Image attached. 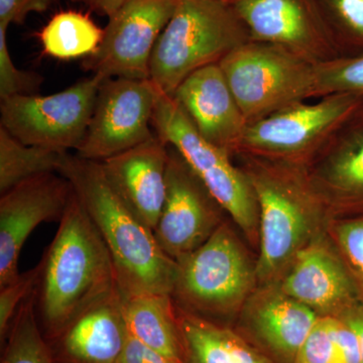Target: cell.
Segmentation results:
<instances>
[{"label":"cell","mask_w":363,"mask_h":363,"mask_svg":"<svg viewBox=\"0 0 363 363\" xmlns=\"http://www.w3.org/2000/svg\"><path fill=\"white\" fill-rule=\"evenodd\" d=\"M128 335L177 363H185L178 309L167 294L123 296Z\"/></svg>","instance_id":"21"},{"label":"cell","mask_w":363,"mask_h":363,"mask_svg":"<svg viewBox=\"0 0 363 363\" xmlns=\"http://www.w3.org/2000/svg\"><path fill=\"white\" fill-rule=\"evenodd\" d=\"M56 0H0V26L21 25L28 14L44 13Z\"/></svg>","instance_id":"32"},{"label":"cell","mask_w":363,"mask_h":363,"mask_svg":"<svg viewBox=\"0 0 363 363\" xmlns=\"http://www.w3.org/2000/svg\"><path fill=\"white\" fill-rule=\"evenodd\" d=\"M344 56L363 55V0H316Z\"/></svg>","instance_id":"26"},{"label":"cell","mask_w":363,"mask_h":363,"mask_svg":"<svg viewBox=\"0 0 363 363\" xmlns=\"http://www.w3.org/2000/svg\"><path fill=\"white\" fill-rule=\"evenodd\" d=\"M257 281V264L225 220L201 247L177 260L171 296L181 311L214 322L240 312Z\"/></svg>","instance_id":"5"},{"label":"cell","mask_w":363,"mask_h":363,"mask_svg":"<svg viewBox=\"0 0 363 363\" xmlns=\"http://www.w3.org/2000/svg\"><path fill=\"white\" fill-rule=\"evenodd\" d=\"M295 363H341L332 330V316L318 319L298 350Z\"/></svg>","instance_id":"30"},{"label":"cell","mask_w":363,"mask_h":363,"mask_svg":"<svg viewBox=\"0 0 363 363\" xmlns=\"http://www.w3.org/2000/svg\"><path fill=\"white\" fill-rule=\"evenodd\" d=\"M35 305L37 290L16 312L4 342L1 363H56L38 324Z\"/></svg>","instance_id":"25"},{"label":"cell","mask_w":363,"mask_h":363,"mask_svg":"<svg viewBox=\"0 0 363 363\" xmlns=\"http://www.w3.org/2000/svg\"><path fill=\"white\" fill-rule=\"evenodd\" d=\"M225 210L169 145L167 191L154 233L168 257L177 260L201 247L226 220Z\"/></svg>","instance_id":"13"},{"label":"cell","mask_w":363,"mask_h":363,"mask_svg":"<svg viewBox=\"0 0 363 363\" xmlns=\"http://www.w3.org/2000/svg\"><path fill=\"white\" fill-rule=\"evenodd\" d=\"M6 26H0V98L33 95L44 78L35 72L20 70L9 54Z\"/></svg>","instance_id":"29"},{"label":"cell","mask_w":363,"mask_h":363,"mask_svg":"<svg viewBox=\"0 0 363 363\" xmlns=\"http://www.w3.org/2000/svg\"><path fill=\"white\" fill-rule=\"evenodd\" d=\"M152 128L181 155L242 233L259 241V211L252 182L233 156L205 140L173 96L160 92Z\"/></svg>","instance_id":"6"},{"label":"cell","mask_w":363,"mask_h":363,"mask_svg":"<svg viewBox=\"0 0 363 363\" xmlns=\"http://www.w3.org/2000/svg\"><path fill=\"white\" fill-rule=\"evenodd\" d=\"M128 336L118 289L79 315L55 341L64 363H119Z\"/></svg>","instance_id":"20"},{"label":"cell","mask_w":363,"mask_h":363,"mask_svg":"<svg viewBox=\"0 0 363 363\" xmlns=\"http://www.w3.org/2000/svg\"><path fill=\"white\" fill-rule=\"evenodd\" d=\"M178 314L185 363H274L233 329L180 309Z\"/></svg>","instance_id":"22"},{"label":"cell","mask_w":363,"mask_h":363,"mask_svg":"<svg viewBox=\"0 0 363 363\" xmlns=\"http://www.w3.org/2000/svg\"><path fill=\"white\" fill-rule=\"evenodd\" d=\"M178 0H128L105 26L97 52L83 68L106 80H147L157 39L168 25Z\"/></svg>","instance_id":"11"},{"label":"cell","mask_w":363,"mask_h":363,"mask_svg":"<svg viewBox=\"0 0 363 363\" xmlns=\"http://www.w3.org/2000/svg\"><path fill=\"white\" fill-rule=\"evenodd\" d=\"M250 40L228 0H178L152 51L150 80L160 92L173 96L191 74L220 63Z\"/></svg>","instance_id":"4"},{"label":"cell","mask_w":363,"mask_h":363,"mask_svg":"<svg viewBox=\"0 0 363 363\" xmlns=\"http://www.w3.org/2000/svg\"><path fill=\"white\" fill-rule=\"evenodd\" d=\"M40 260L37 304L50 340L119 289L111 252L75 192Z\"/></svg>","instance_id":"2"},{"label":"cell","mask_w":363,"mask_h":363,"mask_svg":"<svg viewBox=\"0 0 363 363\" xmlns=\"http://www.w3.org/2000/svg\"><path fill=\"white\" fill-rule=\"evenodd\" d=\"M336 236L351 264L363 274V219L340 222Z\"/></svg>","instance_id":"31"},{"label":"cell","mask_w":363,"mask_h":363,"mask_svg":"<svg viewBox=\"0 0 363 363\" xmlns=\"http://www.w3.org/2000/svg\"><path fill=\"white\" fill-rule=\"evenodd\" d=\"M101 162L112 187L154 231L166 198L169 145L156 135Z\"/></svg>","instance_id":"18"},{"label":"cell","mask_w":363,"mask_h":363,"mask_svg":"<svg viewBox=\"0 0 363 363\" xmlns=\"http://www.w3.org/2000/svg\"><path fill=\"white\" fill-rule=\"evenodd\" d=\"M64 154L26 145L0 128V193L33 177L58 173Z\"/></svg>","instance_id":"24"},{"label":"cell","mask_w":363,"mask_h":363,"mask_svg":"<svg viewBox=\"0 0 363 363\" xmlns=\"http://www.w3.org/2000/svg\"><path fill=\"white\" fill-rule=\"evenodd\" d=\"M219 66L247 124L317 97L316 65L279 45L250 40Z\"/></svg>","instance_id":"7"},{"label":"cell","mask_w":363,"mask_h":363,"mask_svg":"<svg viewBox=\"0 0 363 363\" xmlns=\"http://www.w3.org/2000/svg\"><path fill=\"white\" fill-rule=\"evenodd\" d=\"M43 262L40 260L33 269L18 274L13 281L0 288V340L6 342L7 334L16 312L23 303L39 286L42 276Z\"/></svg>","instance_id":"28"},{"label":"cell","mask_w":363,"mask_h":363,"mask_svg":"<svg viewBox=\"0 0 363 363\" xmlns=\"http://www.w3.org/2000/svg\"><path fill=\"white\" fill-rule=\"evenodd\" d=\"M104 35V28H99L89 16L68 11L55 14L38 37L45 55L69 61L95 54Z\"/></svg>","instance_id":"23"},{"label":"cell","mask_w":363,"mask_h":363,"mask_svg":"<svg viewBox=\"0 0 363 363\" xmlns=\"http://www.w3.org/2000/svg\"><path fill=\"white\" fill-rule=\"evenodd\" d=\"M338 318L350 325V328L357 335L358 344H359L360 355H362V363H363V310L351 308Z\"/></svg>","instance_id":"36"},{"label":"cell","mask_w":363,"mask_h":363,"mask_svg":"<svg viewBox=\"0 0 363 363\" xmlns=\"http://www.w3.org/2000/svg\"><path fill=\"white\" fill-rule=\"evenodd\" d=\"M70 1L82 4L93 13L111 18L128 0H70Z\"/></svg>","instance_id":"35"},{"label":"cell","mask_w":363,"mask_h":363,"mask_svg":"<svg viewBox=\"0 0 363 363\" xmlns=\"http://www.w3.org/2000/svg\"><path fill=\"white\" fill-rule=\"evenodd\" d=\"M257 195L259 211L257 281L274 285L301 250L320 234L332 212L313 187L307 169L238 152Z\"/></svg>","instance_id":"3"},{"label":"cell","mask_w":363,"mask_h":363,"mask_svg":"<svg viewBox=\"0 0 363 363\" xmlns=\"http://www.w3.org/2000/svg\"><path fill=\"white\" fill-rule=\"evenodd\" d=\"M306 169L332 214L363 209V106Z\"/></svg>","instance_id":"17"},{"label":"cell","mask_w":363,"mask_h":363,"mask_svg":"<svg viewBox=\"0 0 363 363\" xmlns=\"http://www.w3.org/2000/svg\"><path fill=\"white\" fill-rule=\"evenodd\" d=\"M317 97L333 93L363 96V55L341 58L316 65Z\"/></svg>","instance_id":"27"},{"label":"cell","mask_w":363,"mask_h":363,"mask_svg":"<svg viewBox=\"0 0 363 363\" xmlns=\"http://www.w3.org/2000/svg\"><path fill=\"white\" fill-rule=\"evenodd\" d=\"M362 106L363 96L351 93L325 95L316 104L291 105L248 124L238 152L307 168Z\"/></svg>","instance_id":"8"},{"label":"cell","mask_w":363,"mask_h":363,"mask_svg":"<svg viewBox=\"0 0 363 363\" xmlns=\"http://www.w3.org/2000/svg\"><path fill=\"white\" fill-rule=\"evenodd\" d=\"M250 298L243 306L245 323L281 362L295 363L319 315L272 285Z\"/></svg>","instance_id":"19"},{"label":"cell","mask_w":363,"mask_h":363,"mask_svg":"<svg viewBox=\"0 0 363 363\" xmlns=\"http://www.w3.org/2000/svg\"><path fill=\"white\" fill-rule=\"evenodd\" d=\"M119 363H177L128 336Z\"/></svg>","instance_id":"34"},{"label":"cell","mask_w":363,"mask_h":363,"mask_svg":"<svg viewBox=\"0 0 363 363\" xmlns=\"http://www.w3.org/2000/svg\"><path fill=\"white\" fill-rule=\"evenodd\" d=\"M279 288L320 317L340 316L353 308L357 296L342 260L322 235L298 253Z\"/></svg>","instance_id":"15"},{"label":"cell","mask_w":363,"mask_h":363,"mask_svg":"<svg viewBox=\"0 0 363 363\" xmlns=\"http://www.w3.org/2000/svg\"><path fill=\"white\" fill-rule=\"evenodd\" d=\"M250 40L285 48L314 65L344 56L316 0H228Z\"/></svg>","instance_id":"12"},{"label":"cell","mask_w":363,"mask_h":363,"mask_svg":"<svg viewBox=\"0 0 363 363\" xmlns=\"http://www.w3.org/2000/svg\"><path fill=\"white\" fill-rule=\"evenodd\" d=\"M332 330L341 363H362L359 344L350 325L338 317H332Z\"/></svg>","instance_id":"33"},{"label":"cell","mask_w":363,"mask_h":363,"mask_svg":"<svg viewBox=\"0 0 363 363\" xmlns=\"http://www.w3.org/2000/svg\"><path fill=\"white\" fill-rule=\"evenodd\" d=\"M58 173L66 178L111 252L123 297L171 295L177 262L160 247L154 231L112 187L101 162L66 152Z\"/></svg>","instance_id":"1"},{"label":"cell","mask_w":363,"mask_h":363,"mask_svg":"<svg viewBox=\"0 0 363 363\" xmlns=\"http://www.w3.org/2000/svg\"><path fill=\"white\" fill-rule=\"evenodd\" d=\"M74 195L59 173L33 177L0 198V288L20 274L18 260L28 236L43 222L60 221Z\"/></svg>","instance_id":"14"},{"label":"cell","mask_w":363,"mask_h":363,"mask_svg":"<svg viewBox=\"0 0 363 363\" xmlns=\"http://www.w3.org/2000/svg\"><path fill=\"white\" fill-rule=\"evenodd\" d=\"M104 81L92 75L47 96L18 95L1 100V128L26 145L77 152Z\"/></svg>","instance_id":"9"},{"label":"cell","mask_w":363,"mask_h":363,"mask_svg":"<svg viewBox=\"0 0 363 363\" xmlns=\"http://www.w3.org/2000/svg\"><path fill=\"white\" fill-rule=\"evenodd\" d=\"M173 97L205 140L235 156L248 124L219 64L191 74Z\"/></svg>","instance_id":"16"},{"label":"cell","mask_w":363,"mask_h":363,"mask_svg":"<svg viewBox=\"0 0 363 363\" xmlns=\"http://www.w3.org/2000/svg\"><path fill=\"white\" fill-rule=\"evenodd\" d=\"M157 97L159 90L150 79L104 80L76 155L104 162L154 138L152 116Z\"/></svg>","instance_id":"10"}]
</instances>
